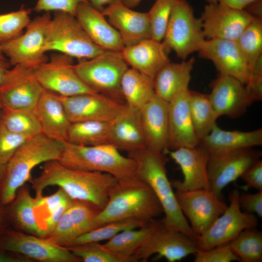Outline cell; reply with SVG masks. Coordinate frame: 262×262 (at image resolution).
<instances>
[{
	"label": "cell",
	"mask_w": 262,
	"mask_h": 262,
	"mask_svg": "<svg viewBox=\"0 0 262 262\" xmlns=\"http://www.w3.org/2000/svg\"><path fill=\"white\" fill-rule=\"evenodd\" d=\"M110 144L128 152L146 147L140 110L126 105L111 121Z\"/></svg>",
	"instance_id": "obj_27"
},
{
	"label": "cell",
	"mask_w": 262,
	"mask_h": 262,
	"mask_svg": "<svg viewBox=\"0 0 262 262\" xmlns=\"http://www.w3.org/2000/svg\"><path fill=\"white\" fill-rule=\"evenodd\" d=\"M89 0H38L33 9L37 12H63L75 16L78 6Z\"/></svg>",
	"instance_id": "obj_46"
},
{
	"label": "cell",
	"mask_w": 262,
	"mask_h": 262,
	"mask_svg": "<svg viewBox=\"0 0 262 262\" xmlns=\"http://www.w3.org/2000/svg\"><path fill=\"white\" fill-rule=\"evenodd\" d=\"M35 202V197L31 195L29 186L26 183L21 186L12 200L5 205L9 228L45 237L36 215Z\"/></svg>",
	"instance_id": "obj_29"
},
{
	"label": "cell",
	"mask_w": 262,
	"mask_h": 262,
	"mask_svg": "<svg viewBox=\"0 0 262 262\" xmlns=\"http://www.w3.org/2000/svg\"><path fill=\"white\" fill-rule=\"evenodd\" d=\"M128 154L136 163V176L150 186L162 207L164 216L161 221L167 227L196 241V236L179 206L168 180L165 154L147 147Z\"/></svg>",
	"instance_id": "obj_3"
},
{
	"label": "cell",
	"mask_w": 262,
	"mask_h": 262,
	"mask_svg": "<svg viewBox=\"0 0 262 262\" xmlns=\"http://www.w3.org/2000/svg\"><path fill=\"white\" fill-rule=\"evenodd\" d=\"M208 3H219L223 5L237 9H244L256 0H205Z\"/></svg>",
	"instance_id": "obj_50"
},
{
	"label": "cell",
	"mask_w": 262,
	"mask_h": 262,
	"mask_svg": "<svg viewBox=\"0 0 262 262\" xmlns=\"http://www.w3.org/2000/svg\"><path fill=\"white\" fill-rule=\"evenodd\" d=\"M74 65L73 58L61 53H54L49 60L38 66L34 73L45 90L59 96L98 94L82 81Z\"/></svg>",
	"instance_id": "obj_12"
},
{
	"label": "cell",
	"mask_w": 262,
	"mask_h": 262,
	"mask_svg": "<svg viewBox=\"0 0 262 262\" xmlns=\"http://www.w3.org/2000/svg\"><path fill=\"white\" fill-rule=\"evenodd\" d=\"M195 262H230L239 261L229 244L208 250H198L194 254Z\"/></svg>",
	"instance_id": "obj_45"
},
{
	"label": "cell",
	"mask_w": 262,
	"mask_h": 262,
	"mask_svg": "<svg viewBox=\"0 0 262 262\" xmlns=\"http://www.w3.org/2000/svg\"><path fill=\"white\" fill-rule=\"evenodd\" d=\"M0 248L20 254L33 262H82L66 247L10 228L0 237Z\"/></svg>",
	"instance_id": "obj_13"
},
{
	"label": "cell",
	"mask_w": 262,
	"mask_h": 262,
	"mask_svg": "<svg viewBox=\"0 0 262 262\" xmlns=\"http://www.w3.org/2000/svg\"><path fill=\"white\" fill-rule=\"evenodd\" d=\"M154 220L150 221L145 226L138 228V229H131L122 231L103 245L118 254L133 258V254L151 231Z\"/></svg>",
	"instance_id": "obj_37"
},
{
	"label": "cell",
	"mask_w": 262,
	"mask_h": 262,
	"mask_svg": "<svg viewBox=\"0 0 262 262\" xmlns=\"http://www.w3.org/2000/svg\"><path fill=\"white\" fill-rule=\"evenodd\" d=\"M205 40L201 20L195 16L192 6L187 0H175L162 41L167 52L173 50L185 60L199 51Z\"/></svg>",
	"instance_id": "obj_8"
},
{
	"label": "cell",
	"mask_w": 262,
	"mask_h": 262,
	"mask_svg": "<svg viewBox=\"0 0 262 262\" xmlns=\"http://www.w3.org/2000/svg\"><path fill=\"white\" fill-rule=\"evenodd\" d=\"M168 150L197 147L199 140L194 131L189 106V89L174 96L168 102Z\"/></svg>",
	"instance_id": "obj_23"
},
{
	"label": "cell",
	"mask_w": 262,
	"mask_h": 262,
	"mask_svg": "<svg viewBox=\"0 0 262 262\" xmlns=\"http://www.w3.org/2000/svg\"><path fill=\"white\" fill-rule=\"evenodd\" d=\"M57 96L71 123L85 121L111 122L126 106L123 102L99 93L69 97Z\"/></svg>",
	"instance_id": "obj_18"
},
{
	"label": "cell",
	"mask_w": 262,
	"mask_h": 262,
	"mask_svg": "<svg viewBox=\"0 0 262 262\" xmlns=\"http://www.w3.org/2000/svg\"><path fill=\"white\" fill-rule=\"evenodd\" d=\"M175 0H155L147 12L151 38L162 42L164 37Z\"/></svg>",
	"instance_id": "obj_42"
},
{
	"label": "cell",
	"mask_w": 262,
	"mask_h": 262,
	"mask_svg": "<svg viewBox=\"0 0 262 262\" xmlns=\"http://www.w3.org/2000/svg\"><path fill=\"white\" fill-rule=\"evenodd\" d=\"M239 202L246 212L262 217V191L254 194H240Z\"/></svg>",
	"instance_id": "obj_48"
},
{
	"label": "cell",
	"mask_w": 262,
	"mask_h": 262,
	"mask_svg": "<svg viewBox=\"0 0 262 262\" xmlns=\"http://www.w3.org/2000/svg\"><path fill=\"white\" fill-rule=\"evenodd\" d=\"M246 182L245 188L262 191V161L259 159L248 168L241 176Z\"/></svg>",
	"instance_id": "obj_49"
},
{
	"label": "cell",
	"mask_w": 262,
	"mask_h": 262,
	"mask_svg": "<svg viewBox=\"0 0 262 262\" xmlns=\"http://www.w3.org/2000/svg\"><path fill=\"white\" fill-rule=\"evenodd\" d=\"M253 16L261 18L262 16V1L256 0L248 4L245 9Z\"/></svg>",
	"instance_id": "obj_52"
},
{
	"label": "cell",
	"mask_w": 262,
	"mask_h": 262,
	"mask_svg": "<svg viewBox=\"0 0 262 262\" xmlns=\"http://www.w3.org/2000/svg\"><path fill=\"white\" fill-rule=\"evenodd\" d=\"M33 111L40 122L42 133L56 140L66 141L71 123L56 94L45 90Z\"/></svg>",
	"instance_id": "obj_28"
},
{
	"label": "cell",
	"mask_w": 262,
	"mask_h": 262,
	"mask_svg": "<svg viewBox=\"0 0 262 262\" xmlns=\"http://www.w3.org/2000/svg\"><path fill=\"white\" fill-rule=\"evenodd\" d=\"M205 38L236 41L254 18L246 9L208 3L200 17Z\"/></svg>",
	"instance_id": "obj_17"
},
{
	"label": "cell",
	"mask_w": 262,
	"mask_h": 262,
	"mask_svg": "<svg viewBox=\"0 0 262 262\" xmlns=\"http://www.w3.org/2000/svg\"><path fill=\"white\" fill-rule=\"evenodd\" d=\"M245 87L252 103L262 100V56L259 59L251 71Z\"/></svg>",
	"instance_id": "obj_47"
},
{
	"label": "cell",
	"mask_w": 262,
	"mask_h": 262,
	"mask_svg": "<svg viewBox=\"0 0 262 262\" xmlns=\"http://www.w3.org/2000/svg\"><path fill=\"white\" fill-rule=\"evenodd\" d=\"M0 262H33L24 256L0 248Z\"/></svg>",
	"instance_id": "obj_51"
},
{
	"label": "cell",
	"mask_w": 262,
	"mask_h": 262,
	"mask_svg": "<svg viewBox=\"0 0 262 262\" xmlns=\"http://www.w3.org/2000/svg\"><path fill=\"white\" fill-rule=\"evenodd\" d=\"M3 108V104H2V101H1V98H0V117H1V113H2V112Z\"/></svg>",
	"instance_id": "obj_58"
},
{
	"label": "cell",
	"mask_w": 262,
	"mask_h": 262,
	"mask_svg": "<svg viewBox=\"0 0 262 262\" xmlns=\"http://www.w3.org/2000/svg\"><path fill=\"white\" fill-rule=\"evenodd\" d=\"M198 250L196 242L183 232L154 219L148 235L132 255L136 262H146L153 254L157 260L179 261Z\"/></svg>",
	"instance_id": "obj_9"
},
{
	"label": "cell",
	"mask_w": 262,
	"mask_h": 262,
	"mask_svg": "<svg viewBox=\"0 0 262 262\" xmlns=\"http://www.w3.org/2000/svg\"><path fill=\"white\" fill-rule=\"evenodd\" d=\"M121 89L126 105L138 110L156 94L154 79L132 67H129L124 73Z\"/></svg>",
	"instance_id": "obj_32"
},
{
	"label": "cell",
	"mask_w": 262,
	"mask_h": 262,
	"mask_svg": "<svg viewBox=\"0 0 262 262\" xmlns=\"http://www.w3.org/2000/svg\"><path fill=\"white\" fill-rule=\"evenodd\" d=\"M162 213V207L151 188L136 175L118 181L113 187L106 205L93 220L91 230L125 218L147 223Z\"/></svg>",
	"instance_id": "obj_2"
},
{
	"label": "cell",
	"mask_w": 262,
	"mask_h": 262,
	"mask_svg": "<svg viewBox=\"0 0 262 262\" xmlns=\"http://www.w3.org/2000/svg\"><path fill=\"white\" fill-rule=\"evenodd\" d=\"M45 50L57 51L81 61L92 58L105 50L91 40L75 16L54 12L48 27Z\"/></svg>",
	"instance_id": "obj_6"
},
{
	"label": "cell",
	"mask_w": 262,
	"mask_h": 262,
	"mask_svg": "<svg viewBox=\"0 0 262 262\" xmlns=\"http://www.w3.org/2000/svg\"><path fill=\"white\" fill-rule=\"evenodd\" d=\"M141 1L142 0H121L123 4L130 8L136 7Z\"/></svg>",
	"instance_id": "obj_56"
},
{
	"label": "cell",
	"mask_w": 262,
	"mask_h": 262,
	"mask_svg": "<svg viewBox=\"0 0 262 262\" xmlns=\"http://www.w3.org/2000/svg\"><path fill=\"white\" fill-rule=\"evenodd\" d=\"M179 206L196 236L203 234L228 206L210 190H175Z\"/></svg>",
	"instance_id": "obj_14"
},
{
	"label": "cell",
	"mask_w": 262,
	"mask_h": 262,
	"mask_svg": "<svg viewBox=\"0 0 262 262\" xmlns=\"http://www.w3.org/2000/svg\"><path fill=\"white\" fill-rule=\"evenodd\" d=\"M210 86L209 96L218 117H238L252 104L245 84L233 77L219 73Z\"/></svg>",
	"instance_id": "obj_21"
},
{
	"label": "cell",
	"mask_w": 262,
	"mask_h": 262,
	"mask_svg": "<svg viewBox=\"0 0 262 262\" xmlns=\"http://www.w3.org/2000/svg\"><path fill=\"white\" fill-rule=\"evenodd\" d=\"M8 228L9 226L6 214L5 205L0 201V237Z\"/></svg>",
	"instance_id": "obj_53"
},
{
	"label": "cell",
	"mask_w": 262,
	"mask_h": 262,
	"mask_svg": "<svg viewBox=\"0 0 262 262\" xmlns=\"http://www.w3.org/2000/svg\"><path fill=\"white\" fill-rule=\"evenodd\" d=\"M74 67L81 79L90 88L122 102L121 82L129 66L121 52L104 50L92 58L79 61Z\"/></svg>",
	"instance_id": "obj_7"
},
{
	"label": "cell",
	"mask_w": 262,
	"mask_h": 262,
	"mask_svg": "<svg viewBox=\"0 0 262 262\" xmlns=\"http://www.w3.org/2000/svg\"><path fill=\"white\" fill-rule=\"evenodd\" d=\"M29 182L35 197L43 196L47 187L56 186L73 200L90 202L101 210L118 180L108 173L72 169L52 160L44 163L40 174Z\"/></svg>",
	"instance_id": "obj_1"
},
{
	"label": "cell",
	"mask_w": 262,
	"mask_h": 262,
	"mask_svg": "<svg viewBox=\"0 0 262 262\" xmlns=\"http://www.w3.org/2000/svg\"><path fill=\"white\" fill-rule=\"evenodd\" d=\"M146 147L165 154L169 138L168 102L156 94L140 109Z\"/></svg>",
	"instance_id": "obj_24"
},
{
	"label": "cell",
	"mask_w": 262,
	"mask_h": 262,
	"mask_svg": "<svg viewBox=\"0 0 262 262\" xmlns=\"http://www.w3.org/2000/svg\"><path fill=\"white\" fill-rule=\"evenodd\" d=\"M170 157L179 165L183 180L171 182L175 190H210L208 173L209 153L199 146L167 150Z\"/></svg>",
	"instance_id": "obj_19"
},
{
	"label": "cell",
	"mask_w": 262,
	"mask_h": 262,
	"mask_svg": "<svg viewBox=\"0 0 262 262\" xmlns=\"http://www.w3.org/2000/svg\"><path fill=\"white\" fill-rule=\"evenodd\" d=\"M84 262H136L133 258L118 254L104 245L90 243L66 247Z\"/></svg>",
	"instance_id": "obj_40"
},
{
	"label": "cell",
	"mask_w": 262,
	"mask_h": 262,
	"mask_svg": "<svg viewBox=\"0 0 262 262\" xmlns=\"http://www.w3.org/2000/svg\"><path fill=\"white\" fill-rule=\"evenodd\" d=\"M111 122L85 121L71 123L66 142L82 146L110 144Z\"/></svg>",
	"instance_id": "obj_33"
},
{
	"label": "cell",
	"mask_w": 262,
	"mask_h": 262,
	"mask_svg": "<svg viewBox=\"0 0 262 262\" xmlns=\"http://www.w3.org/2000/svg\"><path fill=\"white\" fill-rule=\"evenodd\" d=\"M238 190L230 194L229 204L202 235L196 240L198 249L206 251L215 247L228 244L242 231L256 228L258 219L255 214L241 211Z\"/></svg>",
	"instance_id": "obj_11"
},
{
	"label": "cell",
	"mask_w": 262,
	"mask_h": 262,
	"mask_svg": "<svg viewBox=\"0 0 262 262\" xmlns=\"http://www.w3.org/2000/svg\"><path fill=\"white\" fill-rule=\"evenodd\" d=\"M199 55L211 61L219 73L233 77L245 84L247 82L250 68L236 41L218 38L206 40Z\"/></svg>",
	"instance_id": "obj_20"
},
{
	"label": "cell",
	"mask_w": 262,
	"mask_h": 262,
	"mask_svg": "<svg viewBox=\"0 0 262 262\" xmlns=\"http://www.w3.org/2000/svg\"><path fill=\"white\" fill-rule=\"evenodd\" d=\"M0 121L9 131L33 137L42 132L40 122L33 110L3 108Z\"/></svg>",
	"instance_id": "obj_35"
},
{
	"label": "cell",
	"mask_w": 262,
	"mask_h": 262,
	"mask_svg": "<svg viewBox=\"0 0 262 262\" xmlns=\"http://www.w3.org/2000/svg\"><path fill=\"white\" fill-rule=\"evenodd\" d=\"M4 167L5 166L1 165L0 164V183L2 178Z\"/></svg>",
	"instance_id": "obj_57"
},
{
	"label": "cell",
	"mask_w": 262,
	"mask_h": 262,
	"mask_svg": "<svg viewBox=\"0 0 262 262\" xmlns=\"http://www.w3.org/2000/svg\"><path fill=\"white\" fill-rule=\"evenodd\" d=\"M0 58L3 59H5L4 55L2 53L0 45Z\"/></svg>",
	"instance_id": "obj_59"
},
{
	"label": "cell",
	"mask_w": 262,
	"mask_h": 262,
	"mask_svg": "<svg viewBox=\"0 0 262 262\" xmlns=\"http://www.w3.org/2000/svg\"><path fill=\"white\" fill-rule=\"evenodd\" d=\"M79 236V232L70 216L67 209L53 230L46 238L54 244L67 247L72 246Z\"/></svg>",
	"instance_id": "obj_43"
},
{
	"label": "cell",
	"mask_w": 262,
	"mask_h": 262,
	"mask_svg": "<svg viewBox=\"0 0 262 262\" xmlns=\"http://www.w3.org/2000/svg\"><path fill=\"white\" fill-rule=\"evenodd\" d=\"M102 12L119 33L125 47L151 38L147 12L134 11L121 1L105 7Z\"/></svg>",
	"instance_id": "obj_22"
},
{
	"label": "cell",
	"mask_w": 262,
	"mask_h": 262,
	"mask_svg": "<svg viewBox=\"0 0 262 262\" xmlns=\"http://www.w3.org/2000/svg\"><path fill=\"white\" fill-rule=\"evenodd\" d=\"M261 156V151L252 147L209 154L208 173L210 190L221 198L223 189L240 177Z\"/></svg>",
	"instance_id": "obj_16"
},
{
	"label": "cell",
	"mask_w": 262,
	"mask_h": 262,
	"mask_svg": "<svg viewBox=\"0 0 262 262\" xmlns=\"http://www.w3.org/2000/svg\"><path fill=\"white\" fill-rule=\"evenodd\" d=\"M10 64L6 59L0 58V86L2 84L5 75L10 69Z\"/></svg>",
	"instance_id": "obj_55"
},
{
	"label": "cell",
	"mask_w": 262,
	"mask_h": 262,
	"mask_svg": "<svg viewBox=\"0 0 262 262\" xmlns=\"http://www.w3.org/2000/svg\"><path fill=\"white\" fill-rule=\"evenodd\" d=\"M262 145V128L249 131H226L220 129L216 124L207 135L199 140L198 144L209 154Z\"/></svg>",
	"instance_id": "obj_30"
},
{
	"label": "cell",
	"mask_w": 262,
	"mask_h": 262,
	"mask_svg": "<svg viewBox=\"0 0 262 262\" xmlns=\"http://www.w3.org/2000/svg\"><path fill=\"white\" fill-rule=\"evenodd\" d=\"M195 59L180 63L171 62L163 66L154 79L155 94L168 102L174 96L188 90Z\"/></svg>",
	"instance_id": "obj_31"
},
{
	"label": "cell",
	"mask_w": 262,
	"mask_h": 262,
	"mask_svg": "<svg viewBox=\"0 0 262 262\" xmlns=\"http://www.w3.org/2000/svg\"><path fill=\"white\" fill-rule=\"evenodd\" d=\"M31 9L19 10L0 15V45L20 36L31 22Z\"/></svg>",
	"instance_id": "obj_41"
},
{
	"label": "cell",
	"mask_w": 262,
	"mask_h": 262,
	"mask_svg": "<svg viewBox=\"0 0 262 262\" xmlns=\"http://www.w3.org/2000/svg\"><path fill=\"white\" fill-rule=\"evenodd\" d=\"M236 42L248 63L251 72L262 56V18L254 17Z\"/></svg>",
	"instance_id": "obj_38"
},
{
	"label": "cell",
	"mask_w": 262,
	"mask_h": 262,
	"mask_svg": "<svg viewBox=\"0 0 262 262\" xmlns=\"http://www.w3.org/2000/svg\"><path fill=\"white\" fill-rule=\"evenodd\" d=\"M64 142L40 133L25 141L5 164L0 183V201L4 205L14 198L17 190L32 178V171L38 165L59 160Z\"/></svg>",
	"instance_id": "obj_4"
},
{
	"label": "cell",
	"mask_w": 262,
	"mask_h": 262,
	"mask_svg": "<svg viewBox=\"0 0 262 262\" xmlns=\"http://www.w3.org/2000/svg\"><path fill=\"white\" fill-rule=\"evenodd\" d=\"M147 223L133 218L111 221L80 235L76 239L72 246L98 243L110 239L122 231L137 229L145 226Z\"/></svg>",
	"instance_id": "obj_39"
},
{
	"label": "cell",
	"mask_w": 262,
	"mask_h": 262,
	"mask_svg": "<svg viewBox=\"0 0 262 262\" xmlns=\"http://www.w3.org/2000/svg\"><path fill=\"white\" fill-rule=\"evenodd\" d=\"M90 4L97 9L102 11L106 7L121 1V0H89Z\"/></svg>",
	"instance_id": "obj_54"
},
{
	"label": "cell",
	"mask_w": 262,
	"mask_h": 262,
	"mask_svg": "<svg viewBox=\"0 0 262 262\" xmlns=\"http://www.w3.org/2000/svg\"><path fill=\"white\" fill-rule=\"evenodd\" d=\"M75 17L91 40L103 49L121 52L124 48L118 31L107 20L102 12L89 2L78 6Z\"/></svg>",
	"instance_id": "obj_25"
},
{
	"label": "cell",
	"mask_w": 262,
	"mask_h": 262,
	"mask_svg": "<svg viewBox=\"0 0 262 262\" xmlns=\"http://www.w3.org/2000/svg\"><path fill=\"white\" fill-rule=\"evenodd\" d=\"M121 53L128 66L153 79L171 62L162 42L152 38L125 47Z\"/></svg>",
	"instance_id": "obj_26"
},
{
	"label": "cell",
	"mask_w": 262,
	"mask_h": 262,
	"mask_svg": "<svg viewBox=\"0 0 262 262\" xmlns=\"http://www.w3.org/2000/svg\"><path fill=\"white\" fill-rule=\"evenodd\" d=\"M51 18L49 12L35 17L24 33L0 45L2 53L8 57L11 65H21L35 69L48 61L45 45Z\"/></svg>",
	"instance_id": "obj_10"
},
{
	"label": "cell",
	"mask_w": 262,
	"mask_h": 262,
	"mask_svg": "<svg viewBox=\"0 0 262 262\" xmlns=\"http://www.w3.org/2000/svg\"><path fill=\"white\" fill-rule=\"evenodd\" d=\"M31 137L9 131L0 121V164L5 166L16 150Z\"/></svg>",
	"instance_id": "obj_44"
},
{
	"label": "cell",
	"mask_w": 262,
	"mask_h": 262,
	"mask_svg": "<svg viewBox=\"0 0 262 262\" xmlns=\"http://www.w3.org/2000/svg\"><path fill=\"white\" fill-rule=\"evenodd\" d=\"M58 161L70 168L110 174L118 181L136 175L134 160L110 144L87 146L66 141Z\"/></svg>",
	"instance_id": "obj_5"
},
{
	"label": "cell",
	"mask_w": 262,
	"mask_h": 262,
	"mask_svg": "<svg viewBox=\"0 0 262 262\" xmlns=\"http://www.w3.org/2000/svg\"><path fill=\"white\" fill-rule=\"evenodd\" d=\"M189 106L194 131L199 141L210 132L218 117L209 95L189 90Z\"/></svg>",
	"instance_id": "obj_34"
},
{
	"label": "cell",
	"mask_w": 262,
	"mask_h": 262,
	"mask_svg": "<svg viewBox=\"0 0 262 262\" xmlns=\"http://www.w3.org/2000/svg\"><path fill=\"white\" fill-rule=\"evenodd\" d=\"M14 66L0 86L3 107L33 111L45 90L36 79L35 69L21 65Z\"/></svg>",
	"instance_id": "obj_15"
},
{
	"label": "cell",
	"mask_w": 262,
	"mask_h": 262,
	"mask_svg": "<svg viewBox=\"0 0 262 262\" xmlns=\"http://www.w3.org/2000/svg\"><path fill=\"white\" fill-rule=\"evenodd\" d=\"M228 244L239 261H262V233L256 228L244 230Z\"/></svg>",
	"instance_id": "obj_36"
}]
</instances>
